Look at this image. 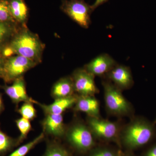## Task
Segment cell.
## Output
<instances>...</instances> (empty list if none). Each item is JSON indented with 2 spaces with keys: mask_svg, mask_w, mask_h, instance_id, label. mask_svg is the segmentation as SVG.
I'll use <instances>...</instances> for the list:
<instances>
[{
  "mask_svg": "<svg viewBox=\"0 0 156 156\" xmlns=\"http://www.w3.org/2000/svg\"><path fill=\"white\" fill-rule=\"evenodd\" d=\"M76 112H82L87 116L100 118V106L98 100L95 96H81L77 95V98L73 107Z\"/></svg>",
  "mask_w": 156,
  "mask_h": 156,
  "instance_id": "5bb4252c",
  "label": "cell"
},
{
  "mask_svg": "<svg viewBox=\"0 0 156 156\" xmlns=\"http://www.w3.org/2000/svg\"><path fill=\"white\" fill-rule=\"evenodd\" d=\"M37 64L36 62L23 56H10L5 60L1 78L7 83H13Z\"/></svg>",
  "mask_w": 156,
  "mask_h": 156,
  "instance_id": "8992f818",
  "label": "cell"
},
{
  "mask_svg": "<svg viewBox=\"0 0 156 156\" xmlns=\"http://www.w3.org/2000/svg\"><path fill=\"white\" fill-rule=\"evenodd\" d=\"M0 22L16 23L10 12L9 0H0Z\"/></svg>",
  "mask_w": 156,
  "mask_h": 156,
  "instance_id": "7402d4cb",
  "label": "cell"
},
{
  "mask_svg": "<svg viewBox=\"0 0 156 156\" xmlns=\"http://www.w3.org/2000/svg\"><path fill=\"white\" fill-rule=\"evenodd\" d=\"M77 98V95H75L65 98L55 99L53 103L44 104L37 101V105L42 109L45 115H62L67 109L73 107Z\"/></svg>",
  "mask_w": 156,
  "mask_h": 156,
  "instance_id": "4fadbf2b",
  "label": "cell"
},
{
  "mask_svg": "<svg viewBox=\"0 0 156 156\" xmlns=\"http://www.w3.org/2000/svg\"><path fill=\"white\" fill-rule=\"evenodd\" d=\"M30 121L21 117L15 121L16 126L20 132V135L17 139L19 144L27 137L30 131H31L32 126Z\"/></svg>",
  "mask_w": 156,
  "mask_h": 156,
  "instance_id": "d6986e66",
  "label": "cell"
},
{
  "mask_svg": "<svg viewBox=\"0 0 156 156\" xmlns=\"http://www.w3.org/2000/svg\"><path fill=\"white\" fill-rule=\"evenodd\" d=\"M75 92L81 96H95L99 92L95 82V76L84 68L76 69L71 76Z\"/></svg>",
  "mask_w": 156,
  "mask_h": 156,
  "instance_id": "ba28073f",
  "label": "cell"
},
{
  "mask_svg": "<svg viewBox=\"0 0 156 156\" xmlns=\"http://www.w3.org/2000/svg\"><path fill=\"white\" fill-rule=\"evenodd\" d=\"M105 76L121 90L130 89L134 84L131 69L126 66L117 64Z\"/></svg>",
  "mask_w": 156,
  "mask_h": 156,
  "instance_id": "9c48e42d",
  "label": "cell"
},
{
  "mask_svg": "<svg viewBox=\"0 0 156 156\" xmlns=\"http://www.w3.org/2000/svg\"><path fill=\"white\" fill-rule=\"evenodd\" d=\"M118 64L112 57L107 53L96 56L84 66L88 72L94 76H105Z\"/></svg>",
  "mask_w": 156,
  "mask_h": 156,
  "instance_id": "30bf717a",
  "label": "cell"
},
{
  "mask_svg": "<svg viewBox=\"0 0 156 156\" xmlns=\"http://www.w3.org/2000/svg\"><path fill=\"white\" fill-rule=\"evenodd\" d=\"M14 24L0 22V49L3 48L6 42L17 32Z\"/></svg>",
  "mask_w": 156,
  "mask_h": 156,
  "instance_id": "ac0fdd59",
  "label": "cell"
},
{
  "mask_svg": "<svg viewBox=\"0 0 156 156\" xmlns=\"http://www.w3.org/2000/svg\"><path fill=\"white\" fill-rule=\"evenodd\" d=\"M44 133L43 132H42L34 139L26 144L24 145L21 146L17 150L14 151L9 156H25L30 151L34 148L35 146L42 141L44 138Z\"/></svg>",
  "mask_w": 156,
  "mask_h": 156,
  "instance_id": "e0dca14e",
  "label": "cell"
},
{
  "mask_svg": "<svg viewBox=\"0 0 156 156\" xmlns=\"http://www.w3.org/2000/svg\"><path fill=\"white\" fill-rule=\"evenodd\" d=\"M6 95L9 96L13 103L16 105L21 102H31L36 103V101L34 100L27 95L26 83L23 76L16 79L11 86L5 85L1 86Z\"/></svg>",
  "mask_w": 156,
  "mask_h": 156,
  "instance_id": "8fae6325",
  "label": "cell"
},
{
  "mask_svg": "<svg viewBox=\"0 0 156 156\" xmlns=\"http://www.w3.org/2000/svg\"><path fill=\"white\" fill-rule=\"evenodd\" d=\"M62 11L72 20L84 28H88L91 23L90 15L93 11L91 6L84 0H63Z\"/></svg>",
  "mask_w": 156,
  "mask_h": 156,
  "instance_id": "52a82bcc",
  "label": "cell"
},
{
  "mask_svg": "<svg viewBox=\"0 0 156 156\" xmlns=\"http://www.w3.org/2000/svg\"><path fill=\"white\" fill-rule=\"evenodd\" d=\"M65 136L74 148L86 152L95 146V137L87 123L77 121L66 128Z\"/></svg>",
  "mask_w": 156,
  "mask_h": 156,
  "instance_id": "277c9868",
  "label": "cell"
},
{
  "mask_svg": "<svg viewBox=\"0 0 156 156\" xmlns=\"http://www.w3.org/2000/svg\"><path fill=\"white\" fill-rule=\"evenodd\" d=\"M18 144L17 140L11 138L0 130V154L5 153Z\"/></svg>",
  "mask_w": 156,
  "mask_h": 156,
  "instance_id": "44dd1931",
  "label": "cell"
},
{
  "mask_svg": "<svg viewBox=\"0 0 156 156\" xmlns=\"http://www.w3.org/2000/svg\"><path fill=\"white\" fill-rule=\"evenodd\" d=\"M31 102H25L17 109L18 113L21 115V117L32 121L37 117V110Z\"/></svg>",
  "mask_w": 156,
  "mask_h": 156,
  "instance_id": "ffe728a7",
  "label": "cell"
},
{
  "mask_svg": "<svg viewBox=\"0 0 156 156\" xmlns=\"http://www.w3.org/2000/svg\"><path fill=\"white\" fill-rule=\"evenodd\" d=\"M9 46L14 54L29 58L38 64L41 62L44 45L37 35L25 26H22L14 34Z\"/></svg>",
  "mask_w": 156,
  "mask_h": 156,
  "instance_id": "7a4b0ae2",
  "label": "cell"
},
{
  "mask_svg": "<svg viewBox=\"0 0 156 156\" xmlns=\"http://www.w3.org/2000/svg\"><path fill=\"white\" fill-rule=\"evenodd\" d=\"M74 88L71 76L61 78L54 83L51 91V95L55 99L65 98L75 95Z\"/></svg>",
  "mask_w": 156,
  "mask_h": 156,
  "instance_id": "9a60e30c",
  "label": "cell"
},
{
  "mask_svg": "<svg viewBox=\"0 0 156 156\" xmlns=\"http://www.w3.org/2000/svg\"><path fill=\"white\" fill-rule=\"evenodd\" d=\"M154 124H155L156 125V117L154 121Z\"/></svg>",
  "mask_w": 156,
  "mask_h": 156,
  "instance_id": "f1b7e54d",
  "label": "cell"
},
{
  "mask_svg": "<svg viewBox=\"0 0 156 156\" xmlns=\"http://www.w3.org/2000/svg\"><path fill=\"white\" fill-rule=\"evenodd\" d=\"M4 109V103H3L2 96L0 92V115L1 114Z\"/></svg>",
  "mask_w": 156,
  "mask_h": 156,
  "instance_id": "83f0119b",
  "label": "cell"
},
{
  "mask_svg": "<svg viewBox=\"0 0 156 156\" xmlns=\"http://www.w3.org/2000/svg\"><path fill=\"white\" fill-rule=\"evenodd\" d=\"M9 9L15 22L25 26L28 17V9L24 0H9Z\"/></svg>",
  "mask_w": 156,
  "mask_h": 156,
  "instance_id": "2e32d148",
  "label": "cell"
},
{
  "mask_svg": "<svg viewBox=\"0 0 156 156\" xmlns=\"http://www.w3.org/2000/svg\"><path fill=\"white\" fill-rule=\"evenodd\" d=\"M41 126L44 134L56 137L65 136L67 128L62 115H45Z\"/></svg>",
  "mask_w": 156,
  "mask_h": 156,
  "instance_id": "7c38bea8",
  "label": "cell"
},
{
  "mask_svg": "<svg viewBox=\"0 0 156 156\" xmlns=\"http://www.w3.org/2000/svg\"><path fill=\"white\" fill-rule=\"evenodd\" d=\"M89 156H122L115 150L107 147H98L91 150Z\"/></svg>",
  "mask_w": 156,
  "mask_h": 156,
  "instance_id": "cb8c5ba5",
  "label": "cell"
},
{
  "mask_svg": "<svg viewBox=\"0 0 156 156\" xmlns=\"http://www.w3.org/2000/svg\"><path fill=\"white\" fill-rule=\"evenodd\" d=\"M5 59L4 58L2 55H0V78L2 77V75L3 67H4V63Z\"/></svg>",
  "mask_w": 156,
  "mask_h": 156,
  "instance_id": "4316f807",
  "label": "cell"
},
{
  "mask_svg": "<svg viewBox=\"0 0 156 156\" xmlns=\"http://www.w3.org/2000/svg\"><path fill=\"white\" fill-rule=\"evenodd\" d=\"M156 138V125L146 118L134 117L122 128L120 143L129 150H135L147 145Z\"/></svg>",
  "mask_w": 156,
  "mask_h": 156,
  "instance_id": "6da1fadb",
  "label": "cell"
},
{
  "mask_svg": "<svg viewBox=\"0 0 156 156\" xmlns=\"http://www.w3.org/2000/svg\"><path fill=\"white\" fill-rule=\"evenodd\" d=\"M87 125L95 138L105 141L120 143L122 128L119 123L100 118L87 116Z\"/></svg>",
  "mask_w": 156,
  "mask_h": 156,
  "instance_id": "5b68a950",
  "label": "cell"
},
{
  "mask_svg": "<svg viewBox=\"0 0 156 156\" xmlns=\"http://www.w3.org/2000/svg\"><path fill=\"white\" fill-rule=\"evenodd\" d=\"M143 156H156V142L144 152Z\"/></svg>",
  "mask_w": 156,
  "mask_h": 156,
  "instance_id": "d4e9b609",
  "label": "cell"
},
{
  "mask_svg": "<svg viewBox=\"0 0 156 156\" xmlns=\"http://www.w3.org/2000/svg\"><path fill=\"white\" fill-rule=\"evenodd\" d=\"M43 156H69L67 150L57 143H53L48 146Z\"/></svg>",
  "mask_w": 156,
  "mask_h": 156,
  "instance_id": "603a6c76",
  "label": "cell"
},
{
  "mask_svg": "<svg viewBox=\"0 0 156 156\" xmlns=\"http://www.w3.org/2000/svg\"><path fill=\"white\" fill-rule=\"evenodd\" d=\"M102 84L105 102L108 113L118 117L132 116L134 114V108L122 94V90L108 80L102 81Z\"/></svg>",
  "mask_w": 156,
  "mask_h": 156,
  "instance_id": "3957f363",
  "label": "cell"
},
{
  "mask_svg": "<svg viewBox=\"0 0 156 156\" xmlns=\"http://www.w3.org/2000/svg\"><path fill=\"white\" fill-rule=\"evenodd\" d=\"M108 1V0H95L94 4L92 5H91L92 11H94L96 8L99 7V6L101 5L104 3Z\"/></svg>",
  "mask_w": 156,
  "mask_h": 156,
  "instance_id": "484cf974",
  "label": "cell"
},
{
  "mask_svg": "<svg viewBox=\"0 0 156 156\" xmlns=\"http://www.w3.org/2000/svg\"></svg>",
  "mask_w": 156,
  "mask_h": 156,
  "instance_id": "f546056e",
  "label": "cell"
}]
</instances>
